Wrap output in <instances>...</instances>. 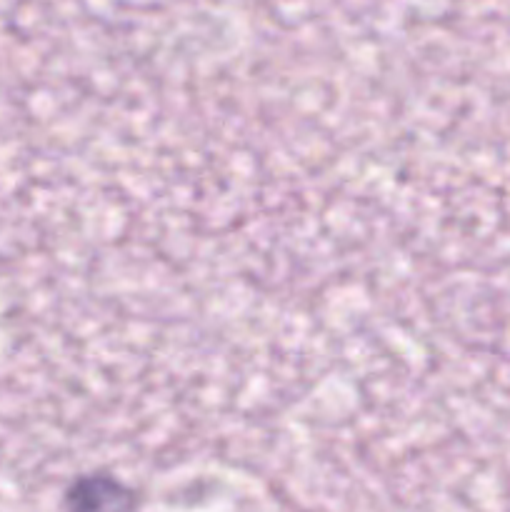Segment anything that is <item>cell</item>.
<instances>
[{"label":"cell","instance_id":"1","mask_svg":"<svg viewBox=\"0 0 510 512\" xmlns=\"http://www.w3.org/2000/svg\"><path fill=\"white\" fill-rule=\"evenodd\" d=\"M70 512H133L135 493L110 475H85L65 495Z\"/></svg>","mask_w":510,"mask_h":512}]
</instances>
